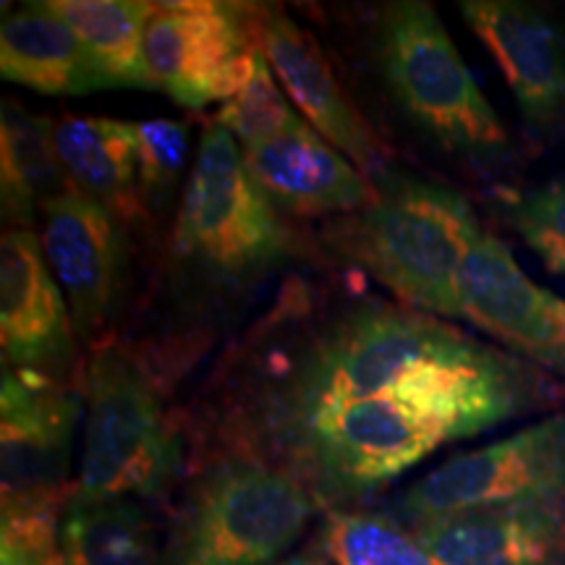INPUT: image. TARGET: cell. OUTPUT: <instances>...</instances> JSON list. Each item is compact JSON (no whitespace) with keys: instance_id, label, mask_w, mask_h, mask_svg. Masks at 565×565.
Here are the masks:
<instances>
[{"instance_id":"1","label":"cell","mask_w":565,"mask_h":565,"mask_svg":"<svg viewBox=\"0 0 565 565\" xmlns=\"http://www.w3.org/2000/svg\"><path fill=\"white\" fill-rule=\"evenodd\" d=\"M563 387L450 320L353 301L275 338L223 427L231 454L288 471L330 513L362 505L443 445L557 406Z\"/></svg>"},{"instance_id":"2","label":"cell","mask_w":565,"mask_h":565,"mask_svg":"<svg viewBox=\"0 0 565 565\" xmlns=\"http://www.w3.org/2000/svg\"><path fill=\"white\" fill-rule=\"evenodd\" d=\"M374 200L338 217L330 238L401 307L463 320L461 270L484 228L469 200L445 183L383 173Z\"/></svg>"},{"instance_id":"3","label":"cell","mask_w":565,"mask_h":565,"mask_svg":"<svg viewBox=\"0 0 565 565\" xmlns=\"http://www.w3.org/2000/svg\"><path fill=\"white\" fill-rule=\"evenodd\" d=\"M173 259L212 291H242L286 265L294 249L280 210L246 168L238 141L207 124L181 192Z\"/></svg>"},{"instance_id":"4","label":"cell","mask_w":565,"mask_h":565,"mask_svg":"<svg viewBox=\"0 0 565 565\" xmlns=\"http://www.w3.org/2000/svg\"><path fill=\"white\" fill-rule=\"evenodd\" d=\"M374 58L398 108L443 152L477 168L505 158V126L433 6L387 3L374 24Z\"/></svg>"},{"instance_id":"5","label":"cell","mask_w":565,"mask_h":565,"mask_svg":"<svg viewBox=\"0 0 565 565\" xmlns=\"http://www.w3.org/2000/svg\"><path fill=\"white\" fill-rule=\"evenodd\" d=\"M320 511L299 479L259 458L225 454L189 487L166 565H275Z\"/></svg>"},{"instance_id":"6","label":"cell","mask_w":565,"mask_h":565,"mask_svg":"<svg viewBox=\"0 0 565 565\" xmlns=\"http://www.w3.org/2000/svg\"><path fill=\"white\" fill-rule=\"evenodd\" d=\"M84 445L74 498L150 503L171 492L183 469V440L158 387L121 345L100 343L84 370Z\"/></svg>"},{"instance_id":"7","label":"cell","mask_w":565,"mask_h":565,"mask_svg":"<svg viewBox=\"0 0 565 565\" xmlns=\"http://www.w3.org/2000/svg\"><path fill=\"white\" fill-rule=\"evenodd\" d=\"M565 505V408L435 466L393 500L406 526L494 505Z\"/></svg>"},{"instance_id":"8","label":"cell","mask_w":565,"mask_h":565,"mask_svg":"<svg viewBox=\"0 0 565 565\" xmlns=\"http://www.w3.org/2000/svg\"><path fill=\"white\" fill-rule=\"evenodd\" d=\"M257 13L217 0L154 3L145 32V61L154 89L183 108L231 100L259 63Z\"/></svg>"},{"instance_id":"9","label":"cell","mask_w":565,"mask_h":565,"mask_svg":"<svg viewBox=\"0 0 565 565\" xmlns=\"http://www.w3.org/2000/svg\"><path fill=\"white\" fill-rule=\"evenodd\" d=\"M82 393L58 374L3 366L0 500H68Z\"/></svg>"},{"instance_id":"10","label":"cell","mask_w":565,"mask_h":565,"mask_svg":"<svg viewBox=\"0 0 565 565\" xmlns=\"http://www.w3.org/2000/svg\"><path fill=\"white\" fill-rule=\"evenodd\" d=\"M463 322L565 385V299L534 282L484 231L461 270Z\"/></svg>"},{"instance_id":"11","label":"cell","mask_w":565,"mask_h":565,"mask_svg":"<svg viewBox=\"0 0 565 565\" xmlns=\"http://www.w3.org/2000/svg\"><path fill=\"white\" fill-rule=\"evenodd\" d=\"M257 38L259 51L303 121L372 181L387 173L383 141L353 105L312 34L286 11H259Z\"/></svg>"},{"instance_id":"12","label":"cell","mask_w":565,"mask_h":565,"mask_svg":"<svg viewBox=\"0 0 565 565\" xmlns=\"http://www.w3.org/2000/svg\"><path fill=\"white\" fill-rule=\"evenodd\" d=\"M461 17L487 47L532 131L565 126V26L519 0H463Z\"/></svg>"},{"instance_id":"13","label":"cell","mask_w":565,"mask_h":565,"mask_svg":"<svg viewBox=\"0 0 565 565\" xmlns=\"http://www.w3.org/2000/svg\"><path fill=\"white\" fill-rule=\"evenodd\" d=\"M42 249L68 301L76 335L92 338L116 312L126 252L116 217L79 189L42 207Z\"/></svg>"},{"instance_id":"14","label":"cell","mask_w":565,"mask_h":565,"mask_svg":"<svg viewBox=\"0 0 565 565\" xmlns=\"http://www.w3.org/2000/svg\"><path fill=\"white\" fill-rule=\"evenodd\" d=\"M74 320L47 265L42 238L6 228L0 242V353L3 366L63 377L76 356Z\"/></svg>"},{"instance_id":"15","label":"cell","mask_w":565,"mask_h":565,"mask_svg":"<svg viewBox=\"0 0 565 565\" xmlns=\"http://www.w3.org/2000/svg\"><path fill=\"white\" fill-rule=\"evenodd\" d=\"M252 179L278 210L301 217H345L364 210L377 189L307 121L244 147Z\"/></svg>"},{"instance_id":"16","label":"cell","mask_w":565,"mask_h":565,"mask_svg":"<svg viewBox=\"0 0 565 565\" xmlns=\"http://www.w3.org/2000/svg\"><path fill=\"white\" fill-rule=\"evenodd\" d=\"M440 565H565V505L463 511L408 526Z\"/></svg>"},{"instance_id":"17","label":"cell","mask_w":565,"mask_h":565,"mask_svg":"<svg viewBox=\"0 0 565 565\" xmlns=\"http://www.w3.org/2000/svg\"><path fill=\"white\" fill-rule=\"evenodd\" d=\"M0 74L6 82L51 97H82L108 89L51 0L6 13L0 26Z\"/></svg>"},{"instance_id":"18","label":"cell","mask_w":565,"mask_h":565,"mask_svg":"<svg viewBox=\"0 0 565 565\" xmlns=\"http://www.w3.org/2000/svg\"><path fill=\"white\" fill-rule=\"evenodd\" d=\"M55 141L71 183L103 204L116 221L139 215V168L134 124L103 116H66L55 124Z\"/></svg>"},{"instance_id":"19","label":"cell","mask_w":565,"mask_h":565,"mask_svg":"<svg viewBox=\"0 0 565 565\" xmlns=\"http://www.w3.org/2000/svg\"><path fill=\"white\" fill-rule=\"evenodd\" d=\"M76 189L63 168L53 118L3 103L0 118V204L11 228L34 231L42 207Z\"/></svg>"},{"instance_id":"20","label":"cell","mask_w":565,"mask_h":565,"mask_svg":"<svg viewBox=\"0 0 565 565\" xmlns=\"http://www.w3.org/2000/svg\"><path fill=\"white\" fill-rule=\"evenodd\" d=\"M63 565H166L158 524L141 500L71 494L61 526Z\"/></svg>"},{"instance_id":"21","label":"cell","mask_w":565,"mask_h":565,"mask_svg":"<svg viewBox=\"0 0 565 565\" xmlns=\"http://www.w3.org/2000/svg\"><path fill=\"white\" fill-rule=\"evenodd\" d=\"M87 51L108 89H154L145 61V32L154 3L145 0H51Z\"/></svg>"},{"instance_id":"22","label":"cell","mask_w":565,"mask_h":565,"mask_svg":"<svg viewBox=\"0 0 565 565\" xmlns=\"http://www.w3.org/2000/svg\"><path fill=\"white\" fill-rule=\"evenodd\" d=\"M320 547L333 565H440L412 529L387 511H330Z\"/></svg>"},{"instance_id":"23","label":"cell","mask_w":565,"mask_h":565,"mask_svg":"<svg viewBox=\"0 0 565 565\" xmlns=\"http://www.w3.org/2000/svg\"><path fill=\"white\" fill-rule=\"evenodd\" d=\"M301 121L303 118L282 92L278 76L273 74L265 55H259L257 71L246 82V87L236 92L231 100H225L215 116V124H221L238 141L242 150L278 137Z\"/></svg>"},{"instance_id":"24","label":"cell","mask_w":565,"mask_h":565,"mask_svg":"<svg viewBox=\"0 0 565 565\" xmlns=\"http://www.w3.org/2000/svg\"><path fill=\"white\" fill-rule=\"evenodd\" d=\"M139 194L150 204H166L189 158V126L171 118L134 124Z\"/></svg>"},{"instance_id":"25","label":"cell","mask_w":565,"mask_h":565,"mask_svg":"<svg viewBox=\"0 0 565 565\" xmlns=\"http://www.w3.org/2000/svg\"><path fill=\"white\" fill-rule=\"evenodd\" d=\"M508 215L513 223H526L536 225V228H545L555 236L565 238V171L553 175L545 183H536V186L526 189V192L515 194L508 202Z\"/></svg>"},{"instance_id":"26","label":"cell","mask_w":565,"mask_h":565,"mask_svg":"<svg viewBox=\"0 0 565 565\" xmlns=\"http://www.w3.org/2000/svg\"><path fill=\"white\" fill-rule=\"evenodd\" d=\"M513 228L519 231L524 244L542 259V265H545L550 273L563 275L565 278V238L526 223H513Z\"/></svg>"},{"instance_id":"27","label":"cell","mask_w":565,"mask_h":565,"mask_svg":"<svg viewBox=\"0 0 565 565\" xmlns=\"http://www.w3.org/2000/svg\"><path fill=\"white\" fill-rule=\"evenodd\" d=\"M301 565H333V563H330V557L324 555L322 547H312L307 550V553H301Z\"/></svg>"},{"instance_id":"28","label":"cell","mask_w":565,"mask_h":565,"mask_svg":"<svg viewBox=\"0 0 565 565\" xmlns=\"http://www.w3.org/2000/svg\"><path fill=\"white\" fill-rule=\"evenodd\" d=\"M275 565H301V553L286 557V561H280V563H275Z\"/></svg>"}]
</instances>
